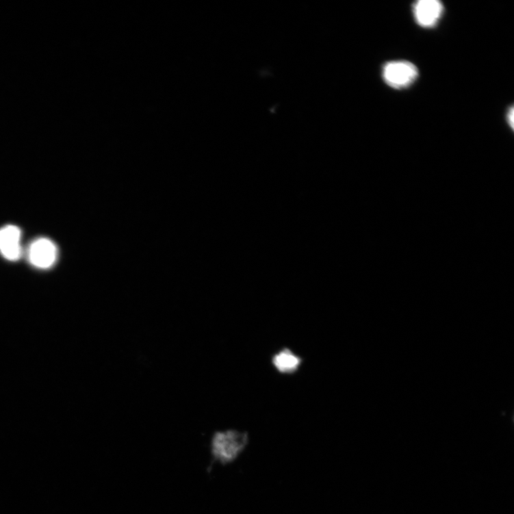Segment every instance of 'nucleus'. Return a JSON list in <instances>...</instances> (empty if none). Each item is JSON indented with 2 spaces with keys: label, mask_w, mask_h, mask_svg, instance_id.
<instances>
[{
  "label": "nucleus",
  "mask_w": 514,
  "mask_h": 514,
  "mask_svg": "<svg viewBox=\"0 0 514 514\" xmlns=\"http://www.w3.org/2000/svg\"><path fill=\"white\" fill-rule=\"evenodd\" d=\"M248 435L241 431L228 428L214 433L209 439V450L214 463L227 466L235 463L244 452Z\"/></svg>",
  "instance_id": "nucleus-1"
},
{
  "label": "nucleus",
  "mask_w": 514,
  "mask_h": 514,
  "mask_svg": "<svg viewBox=\"0 0 514 514\" xmlns=\"http://www.w3.org/2000/svg\"><path fill=\"white\" fill-rule=\"evenodd\" d=\"M383 75L389 86L401 90L413 84L417 79L419 72L416 66L409 62L394 61L385 65Z\"/></svg>",
  "instance_id": "nucleus-2"
},
{
  "label": "nucleus",
  "mask_w": 514,
  "mask_h": 514,
  "mask_svg": "<svg viewBox=\"0 0 514 514\" xmlns=\"http://www.w3.org/2000/svg\"><path fill=\"white\" fill-rule=\"evenodd\" d=\"M57 248L54 243L45 238L33 242L29 250V259L34 266L47 269L53 266L57 259Z\"/></svg>",
  "instance_id": "nucleus-3"
},
{
  "label": "nucleus",
  "mask_w": 514,
  "mask_h": 514,
  "mask_svg": "<svg viewBox=\"0 0 514 514\" xmlns=\"http://www.w3.org/2000/svg\"><path fill=\"white\" fill-rule=\"evenodd\" d=\"M413 11L418 25L428 28L434 27L438 23L444 7L437 0H420L413 5Z\"/></svg>",
  "instance_id": "nucleus-4"
},
{
  "label": "nucleus",
  "mask_w": 514,
  "mask_h": 514,
  "mask_svg": "<svg viewBox=\"0 0 514 514\" xmlns=\"http://www.w3.org/2000/svg\"><path fill=\"white\" fill-rule=\"evenodd\" d=\"M21 232L18 227L8 225L0 229V253L8 260L20 259L22 253L20 244Z\"/></svg>",
  "instance_id": "nucleus-5"
},
{
  "label": "nucleus",
  "mask_w": 514,
  "mask_h": 514,
  "mask_svg": "<svg viewBox=\"0 0 514 514\" xmlns=\"http://www.w3.org/2000/svg\"><path fill=\"white\" fill-rule=\"evenodd\" d=\"M272 362L275 370L279 373L292 374L300 369L303 360L291 350L285 348L274 355Z\"/></svg>",
  "instance_id": "nucleus-6"
},
{
  "label": "nucleus",
  "mask_w": 514,
  "mask_h": 514,
  "mask_svg": "<svg viewBox=\"0 0 514 514\" xmlns=\"http://www.w3.org/2000/svg\"><path fill=\"white\" fill-rule=\"evenodd\" d=\"M508 122L510 127L513 129L514 125V109L513 107L510 108L508 113Z\"/></svg>",
  "instance_id": "nucleus-7"
}]
</instances>
